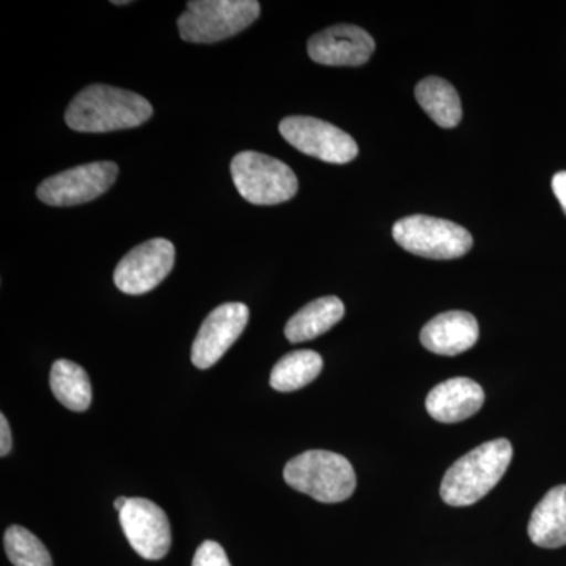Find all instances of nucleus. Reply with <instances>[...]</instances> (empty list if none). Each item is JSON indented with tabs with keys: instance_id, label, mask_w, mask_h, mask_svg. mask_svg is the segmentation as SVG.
<instances>
[{
	"instance_id": "obj_1",
	"label": "nucleus",
	"mask_w": 566,
	"mask_h": 566,
	"mask_svg": "<svg viewBox=\"0 0 566 566\" xmlns=\"http://www.w3.org/2000/svg\"><path fill=\"white\" fill-rule=\"evenodd\" d=\"M153 106L137 93L93 84L77 93L65 112V122L77 133H111L136 128L150 120Z\"/></svg>"
},
{
	"instance_id": "obj_2",
	"label": "nucleus",
	"mask_w": 566,
	"mask_h": 566,
	"mask_svg": "<svg viewBox=\"0 0 566 566\" xmlns=\"http://www.w3.org/2000/svg\"><path fill=\"white\" fill-rule=\"evenodd\" d=\"M512 458L513 447L509 439H494L465 453L446 472L442 501L450 506L475 504L501 482Z\"/></svg>"
},
{
	"instance_id": "obj_3",
	"label": "nucleus",
	"mask_w": 566,
	"mask_h": 566,
	"mask_svg": "<svg viewBox=\"0 0 566 566\" xmlns=\"http://www.w3.org/2000/svg\"><path fill=\"white\" fill-rule=\"evenodd\" d=\"M283 479L293 490L323 504H337L352 497L356 472L345 457L327 450H308L286 463Z\"/></svg>"
},
{
	"instance_id": "obj_4",
	"label": "nucleus",
	"mask_w": 566,
	"mask_h": 566,
	"mask_svg": "<svg viewBox=\"0 0 566 566\" xmlns=\"http://www.w3.org/2000/svg\"><path fill=\"white\" fill-rule=\"evenodd\" d=\"M260 11L256 0H192L178 18V31L188 43H218L248 29Z\"/></svg>"
},
{
	"instance_id": "obj_5",
	"label": "nucleus",
	"mask_w": 566,
	"mask_h": 566,
	"mask_svg": "<svg viewBox=\"0 0 566 566\" xmlns=\"http://www.w3.org/2000/svg\"><path fill=\"white\" fill-rule=\"evenodd\" d=\"M230 169L240 196L260 207L289 202L300 188L296 175L285 163L263 153H240Z\"/></svg>"
},
{
	"instance_id": "obj_6",
	"label": "nucleus",
	"mask_w": 566,
	"mask_h": 566,
	"mask_svg": "<svg viewBox=\"0 0 566 566\" xmlns=\"http://www.w3.org/2000/svg\"><path fill=\"white\" fill-rule=\"evenodd\" d=\"M392 234L405 251L431 260L460 259L474 245V238L464 227L423 214L395 222Z\"/></svg>"
},
{
	"instance_id": "obj_7",
	"label": "nucleus",
	"mask_w": 566,
	"mask_h": 566,
	"mask_svg": "<svg viewBox=\"0 0 566 566\" xmlns=\"http://www.w3.org/2000/svg\"><path fill=\"white\" fill-rule=\"evenodd\" d=\"M117 177L118 166L115 163L84 164L41 182L36 196L50 207H74L98 199Z\"/></svg>"
},
{
	"instance_id": "obj_8",
	"label": "nucleus",
	"mask_w": 566,
	"mask_h": 566,
	"mask_svg": "<svg viewBox=\"0 0 566 566\" xmlns=\"http://www.w3.org/2000/svg\"><path fill=\"white\" fill-rule=\"evenodd\" d=\"M283 139L296 150L324 163H352L359 153L356 140L331 123L314 117H286L279 125Z\"/></svg>"
},
{
	"instance_id": "obj_9",
	"label": "nucleus",
	"mask_w": 566,
	"mask_h": 566,
	"mask_svg": "<svg viewBox=\"0 0 566 566\" xmlns=\"http://www.w3.org/2000/svg\"><path fill=\"white\" fill-rule=\"evenodd\" d=\"M174 263V244L164 238H155L123 256L115 268V286L132 296L151 292L170 274Z\"/></svg>"
},
{
	"instance_id": "obj_10",
	"label": "nucleus",
	"mask_w": 566,
	"mask_h": 566,
	"mask_svg": "<svg viewBox=\"0 0 566 566\" xmlns=\"http://www.w3.org/2000/svg\"><path fill=\"white\" fill-rule=\"evenodd\" d=\"M118 515L129 545L140 557L147 560L166 557L172 545V531L161 506L148 499L133 497Z\"/></svg>"
},
{
	"instance_id": "obj_11",
	"label": "nucleus",
	"mask_w": 566,
	"mask_h": 566,
	"mask_svg": "<svg viewBox=\"0 0 566 566\" xmlns=\"http://www.w3.org/2000/svg\"><path fill=\"white\" fill-rule=\"evenodd\" d=\"M249 322L248 305L241 303H227L219 305L205 318L199 334L192 345L191 359L200 370H207L230 346L238 340Z\"/></svg>"
},
{
	"instance_id": "obj_12",
	"label": "nucleus",
	"mask_w": 566,
	"mask_h": 566,
	"mask_svg": "<svg viewBox=\"0 0 566 566\" xmlns=\"http://www.w3.org/2000/svg\"><path fill=\"white\" fill-rule=\"evenodd\" d=\"M312 61L327 66H360L370 61L375 40L364 29L338 24L318 32L308 40Z\"/></svg>"
},
{
	"instance_id": "obj_13",
	"label": "nucleus",
	"mask_w": 566,
	"mask_h": 566,
	"mask_svg": "<svg viewBox=\"0 0 566 566\" xmlns=\"http://www.w3.org/2000/svg\"><path fill=\"white\" fill-rule=\"evenodd\" d=\"M485 403L482 387L469 378H452L428 394V415L441 423H458L475 416Z\"/></svg>"
},
{
	"instance_id": "obj_14",
	"label": "nucleus",
	"mask_w": 566,
	"mask_h": 566,
	"mask_svg": "<svg viewBox=\"0 0 566 566\" xmlns=\"http://www.w3.org/2000/svg\"><path fill=\"white\" fill-rule=\"evenodd\" d=\"M479 323L474 315L452 311L424 324L420 342L428 352L453 357L471 349L479 340Z\"/></svg>"
},
{
	"instance_id": "obj_15",
	"label": "nucleus",
	"mask_w": 566,
	"mask_h": 566,
	"mask_svg": "<svg viewBox=\"0 0 566 566\" xmlns=\"http://www.w3.org/2000/svg\"><path fill=\"white\" fill-rule=\"evenodd\" d=\"M527 532L536 546L557 549L566 545V485L553 488L539 501Z\"/></svg>"
},
{
	"instance_id": "obj_16",
	"label": "nucleus",
	"mask_w": 566,
	"mask_h": 566,
	"mask_svg": "<svg viewBox=\"0 0 566 566\" xmlns=\"http://www.w3.org/2000/svg\"><path fill=\"white\" fill-rule=\"evenodd\" d=\"M345 316V305L337 296H324L312 301L290 318L285 335L292 344L314 340L333 329Z\"/></svg>"
},
{
	"instance_id": "obj_17",
	"label": "nucleus",
	"mask_w": 566,
	"mask_h": 566,
	"mask_svg": "<svg viewBox=\"0 0 566 566\" xmlns=\"http://www.w3.org/2000/svg\"><path fill=\"white\" fill-rule=\"evenodd\" d=\"M416 98L436 125L446 129L460 125L463 118L461 99L450 82L436 76L427 77L417 84Z\"/></svg>"
},
{
	"instance_id": "obj_18",
	"label": "nucleus",
	"mask_w": 566,
	"mask_h": 566,
	"mask_svg": "<svg viewBox=\"0 0 566 566\" xmlns=\"http://www.w3.org/2000/svg\"><path fill=\"white\" fill-rule=\"evenodd\" d=\"M52 394L70 411L84 412L92 405V385L87 371L71 360H55L51 368Z\"/></svg>"
},
{
	"instance_id": "obj_19",
	"label": "nucleus",
	"mask_w": 566,
	"mask_h": 566,
	"mask_svg": "<svg viewBox=\"0 0 566 566\" xmlns=\"http://www.w3.org/2000/svg\"><path fill=\"white\" fill-rule=\"evenodd\" d=\"M323 370V357L312 349H300L283 356L271 371V387L279 392H293L311 385Z\"/></svg>"
},
{
	"instance_id": "obj_20",
	"label": "nucleus",
	"mask_w": 566,
	"mask_h": 566,
	"mask_svg": "<svg viewBox=\"0 0 566 566\" xmlns=\"http://www.w3.org/2000/svg\"><path fill=\"white\" fill-rule=\"evenodd\" d=\"M7 556L14 566H52L51 554L46 546L36 538L32 532L21 526L7 528L6 536Z\"/></svg>"
},
{
	"instance_id": "obj_21",
	"label": "nucleus",
	"mask_w": 566,
	"mask_h": 566,
	"mask_svg": "<svg viewBox=\"0 0 566 566\" xmlns=\"http://www.w3.org/2000/svg\"><path fill=\"white\" fill-rule=\"evenodd\" d=\"M192 566H232L223 547L216 542H205L193 556Z\"/></svg>"
},
{
	"instance_id": "obj_22",
	"label": "nucleus",
	"mask_w": 566,
	"mask_h": 566,
	"mask_svg": "<svg viewBox=\"0 0 566 566\" xmlns=\"http://www.w3.org/2000/svg\"><path fill=\"white\" fill-rule=\"evenodd\" d=\"M0 455L7 457L11 450V431L9 420L6 416H0Z\"/></svg>"
},
{
	"instance_id": "obj_23",
	"label": "nucleus",
	"mask_w": 566,
	"mask_h": 566,
	"mask_svg": "<svg viewBox=\"0 0 566 566\" xmlns=\"http://www.w3.org/2000/svg\"><path fill=\"white\" fill-rule=\"evenodd\" d=\"M553 191L566 214V172H558L553 178Z\"/></svg>"
},
{
	"instance_id": "obj_24",
	"label": "nucleus",
	"mask_w": 566,
	"mask_h": 566,
	"mask_svg": "<svg viewBox=\"0 0 566 566\" xmlns=\"http://www.w3.org/2000/svg\"><path fill=\"white\" fill-rule=\"evenodd\" d=\"M126 502H128V497H118L117 501L114 502L115 510L120 513L122 510L125 509Z\"/></svg>"
},
{
	"instance_id": "obj_25",
	"label": "nucleus",
	"mask_w": 566,
	"mask_h": 566,
	"mask_svg": "<svg viewBox=\"0 0 566 566\" xmlns=\"http://www.w3.org/2000/svg\"><path fill=\"white\" fill-rule=\"evenodd\" d=\"M112 3H114V6H128L129 2H123V0L120 2V0H115V2Z\"/></svg>"
}]
</instances>
